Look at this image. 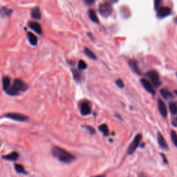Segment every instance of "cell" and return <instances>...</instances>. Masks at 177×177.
Returning <instances> with one entry per match:
<instances>
[{
  "mask_svg": "<svg viewBox=\"0 0 177 177\" xmlns=\"http://www.w3.org/2000/svg\"><path fill=\"white\" fill-rule=\"evenodd\" d=\"M176 76H177V73H176Z\"/></svg>",
  "mask_w": 177,
  "mask_h": 177,
  "instance_id": "cell-38",
  "label": "cell"
},
{
  "mask_svg": "<svg viewBox=\"0 0 177 177\" xmlns=\"http://www.w3.org/2000/svg\"><path fill=\"white\" fill-rule=\"evenodd\" d=\"M99 130L100 131L104 136L109 135V129H108V127L105 124H101L99 127Z\"/></svg>",
  "mask_w": 177,
  "mask_h": 177,
  "instance_id": "cell-23",
  "label": "cell"
},
{
  "mask_svg": "<svg viewBox=\"0 0 177 177\" xmlns=\"http://www.w3.org/2000/svg\"><path fill=\"white\" fill-rule=\"evenodd\" d=\"M94 177H105V176H104V175H99V176H96Z\"/></svg>",
  "mask_w": 177,
  "mask_h": 177,
  "instance_id": "cell-35",
  "label": "cell"
},
{
  "mask_svg": "<svg viewBox=\"0 0 177 177\" xmlns=\"http://www.w3.org/2000/svg\"><path fill=\"white\" fill-rule=\"evenodd\" d=\"M87 129H88V131H89L90 134H95V129L93 128L92 127H89V126H87Z\"/></svg>",
  "mask_w": 177,
  "mask_h": 177,
  "instance_id": "cell-30",
  "label": "cell"
},
{
  "mask_svg": "<svg viewBox=\"0 0 177 177\" xmlns=\"http://www.w3.org/2000/svg\"><path fill=\"white\" fill-rule=\"evenodd\" d=\"M88 15H89V17L91 21H93V22H94L96 23L98 22V17H97V15H96V13H95L94 11H93V10H90V11H88Z\"/></svg>",
  "mask_w": 177,
  "mask_h": 177,
  "instance_id": "cell-22",
  "label": "cell"
},
{
  "mask_svg": "<svg viewBox=\"0 0 177 177\" xmlns=\"http://www.w3.org/2000/svg\"><path fill=\"white\" fill-rule=\"evenodd\" d=\"M162 0H154V8L155 9L158 10L160 8V5L161 4Z\"/></svg>",
  "mask_w": 177,
  "mask_h": 177,
  "instance_id": "cell-29",
  "label": "cell"
},
{
  "mask_svg": "<svg viewBox=\"0 0 177 177\" xmlns=\"http://www.w3.org/2000/svg\"><path fill=\"white\" fill-rule=\"evenodd\" d=\"M27 88L28 85L24 82H23L21 80L16 79L14 81L13 85L11 86V87L6 92L10 95V96H15L19 95L22 91L23 92V91H27Z\"/></svg>",
  "mask_w": 177,
  "mask_h": 177,
  "instance_id": "cell-2",
  "label": "cell"
},
{
  "mask_svg": "<svg viewBox=\"0 0 177 177\" xmlns=\"http://www.w3.org/2000/svg\"><path fill=\"white\" fill-rule=\"evenodd\" d=\"M28 38H29V42L33 46H36L37 44V37L33 34L32 33H28Z\"/></svg>",
  "mask_w": 177,
  "mask_h": 177,
  "instance_id": "cell-18",
  "label": "cell"
},
{
  "mask_svg": "<svg viewBox=\"0 0 177 177\" xmlns=\"http://www.w3.org/2000/svg\"><path fill=\"white\" fill-rule=\"evenodd\" d=\"M112 6L111 4L109 3H102L99 6V12L102 16L104 17H109L112 13Z\"/></svg>",
  "mask_w": 177,
  "mask_h": 177,
  "instance_id": "cell-3",
  "label": "cell"
},
{
  "mask_svg": "<svg viewBox=\"0 0 177 177\" xmlns=\"http://www.w3.org/2000/svg\"><path fill=\"white\" fill-rule=\"evenodd\" d=\"M116 84L120 88H123L124 86L123 81H122V80L121 79H118L117 80H116Z\"/></svg>",
  "mask_w": 177,
  "mask_h": 177,
  "instance_id": "cell-28",
  "label": "cell"
},
{
  "mask_svg": "<svg viewBox=\"0 0 177 177\" xmlns=\"http://www.w3.org/2000/svg\"><path fill=\"white\" fill-rule=\"evenodd\" d=\"M95 0H85V1H86V3L87 4H92L93 2H94Z\"/></svg>",
  "mask_w": 177,
  "mask_h": 177,
  "instance_id": "cell-33",
  "label": "cell"
},
{
  "mask_svg": "<svg viewBox=\"0 0 177 177\" xmlns=\"http://www.w3.org/2000/svg\"><path fill=\"white\" fill-rule=\"evenodd\" d=\"M105 2L109 3V4H114V3H116L118 0H104Z\"/></svg>",
  "mask_w": 177,
  "mask_h": 177,
  "instance_id": "cell-31",
  "label": "cell"
},
{
  "mask_svg": "<svg viewBox=\"0 0 177 177\" xmlns=\"http://www.w3.org/2000/svg\"><path fill=\"white\" fill-rule=\"evenodd\" d=\"M147 75L149 78H150L151 82L152 83V84L154 85L155 87H159L160 84H161V82L160 81V78L159 75L155 71H150L147 73Z\"/></svg>",
  "mask_w": 177,
  "mask_h": 177,
  "instance_id": "cell-5",
  "label": "cell"
},
{
  "mask_svg": "<svg viewBox=\"0 0 177 177\" xmlns=\"http://www.w3.org/2000/svg\"><path fill=\"white\" fill-rule=\"evenodd\" d=\"M5 116L10 119L19 121V122H27L29 120V118L28 116L23 115L22 114H18V113H8Z\"/></svg>",
  "mask_w": 177,
  "mask_h": 177,
  "instance_id": "cell-6",
  "label": "cell"
},
{
  "mask_svg": "<svg viewBox=\"0 0 177 177\" xmlns=\"http://www.w3.org/2000/svg\"><path fill=\"white\" fill-rule=\"evenodd\" d=\"M91 107L87 102H83L80 106V111L82 115L87 116L91 114Z\"/></svg>",
  "mask_w": 177,
  "mask_h": 177,
  "instance_id": "cell-10",
  "label": "cell"
},
{
  "mask_svg": "<svg viewBox=\"0 0 177 177\" xmlns=\"http://www.w3.org/2000/svg\"><path fill=\"white\" fill-rule=\"evenodd\" d=\"M11 13H12V10L7 9V8L2 7L0 9V14L2 16H4V17H5V16L8 17V16L11 15Z\"/></svg>",
  "mask_w": 177,
  "mask_h": 177,
  "instance_id": "cell-20",
  "label": "cell"
},
{
  "mask_svg": "<svg viewBox=\"0 0 177 177\" xmlns=\"http://www.w3.org/2000/svg\"><path fill=\"white\" fill-rule=\"evenodd\" d=\"M160 93L165 99H169V98H173L172 93L170 92L169 90L166 89V88H162V89H160Z\"/></svg>",
  "mask_w": 177,
  "mask_h": 177,
  "instance_id": "cell-17",
  "label": "cell"
},
{
  "mask_svg": "<svg viewBox=\"0 0 177 177\" xmlns=\"http://www.w3.org/2000/svg\"><path fill=\"white\" fill-rule=\"evenodd\" d=\"M31 17L35 19H40L42 15H41L40 9L39 7H35L31 11Z\"/></svg>",
  "mask_w": 177,
  "mask_h": 177,
  "instance_id": "cell-15",
  "label": "cell"
},
{
  "mask_svg": "<svg viewBox=\"0 0 177 177\" xmlns=\"http://www.w3.org/2000/svg\"><path fill=\"white\" fill-rule=\"evenodd\" d=\"M174 22H176V24H177V17H175V18H174Z\"/></svg>",
  "mask_w": 177,
  "mask_h": 177,
  "instance_id": "cell-36",
  "label": "cell"
},
{
  "mask_svg": "<svg viewBox=\"0 0 177 177\" xmlns=\"http://www.w3.org/2000/svg\"><path fill=\"white\" fill-rule=\"evenodd\" d=\"M158 145H159V146L161 147L163 150H168L169 147H168V143H167V142L165 141V138H164L163 135H162L160 133H158Z\"/></svg>",
  "mask_w": 177,
  "mask_h": 177,
  "instance_id": "cell-11",
  "label": "cell"
},
{
  "mask_svg": "<svg viewBox=\"0 0 177 177\" xmlns=\"http://www.w3.org/2000/svg\"><path fill=\"white\" fill-rule=\"evenodd\" d=\"M129 65L134 73H137V74L138 75H141V73H140V70H139L138 69V62L136 60H130L129 61Z\"/></svg>",
  "mask_w": 177,
  "mask_h": 177,
  "instance_id": "cell-13",
  "label": "cell"
},
{
  "mask_svg": "<svg viewBox=\"0 0 177 177\" xmlns=\"http://www.w3.org/2000/svg\"><path fill=\"white\" fill-rule=\"evenodd\" d=\"M84 52H85V55H87V56L90 59H91V60H96V55H95L94 53H93L92 51H91L88 48H85Z\"/></svg>",
  "mask_w": 177,
  "mask_h": 177,
  "instance_id": "cell-19",
  "label": "cell"
},
{
  "mask_svg": "<svg viewBox=\"0 0 177 177\" xmlns=\"http://www.w3.org/2000/svg\"><path fill=\"white\" fill-rule=\"evenodd\" d=\"M72 73H73V78H74V80H76V81H79V80H80V78H81V73H80L78 71H77V70H75V69L72 70Z\"/></svg>",
  "mask_w": 177,
  "mask_h": 177,
  "instance_id": "cell-26",
  "label": "cell"
},
{
  "mask_svg": "<svg viewBox=\"0 0 177 177\" xmlns=\"http://www.w3.org/2000/svg\"><path fill=\"white\" fill-rule=\"evenodd\" d=\"M158 105L159 112L161 114V116H163V117H167V116H168V109H167V106L165 105V102L161 99H158Z\"/></svg>",
  "mask_w": 177,
  "mask_h": 177,
  "instance_id": "cell-8",
  "label": "cell"
},
{
  "mask_svg": "<svg viewBox=\"0 0 177 177\" xmlns=\"http://www.w3.org/2000/svg\"><path fill=\"white\" fill-rule=\"evenodd\" d=\"M169 108H170V111L173 115L177 114V104L176 102H172L169 104Z\"/></svg>",
  "mask_w": 177,
  "mask_h": 177,
  "instance_id": "cell-21",
  "label": "cell"
},
{
  "mask_svg": "<svg viewBox=\"0 0 177 177\" xmlns=\"http://www.w3.org/2000/svg\"><path fill=\"white\" fill-rule=\"evenodd\" d=\"M5 160H11V161H15L19 158V154L16 152H13L12 153L9 154L5 155L2 157Z\"/></svg>",
  "mask_w": 177,
  "mask_h": 177,
  "instance_id": "cell-14",
  "label": "cell"
},
{
  "mask_svg": "<svg viewBox=\"0 0 177 177\" xmlns=\"http://www.w3.org/2000/svg\"><path fill=\"white\" fill-rule=\"evenodd\" d=\"M138 177H147V176H146V174H145V173L141 172V173H140L138 174Z\"/></svg>",
  "mask_w": 177,
  "mask_h": 177,
  "instance_id": "cell-34",
  "label": "cell"
},
{
  "mask_svg": "<svg viewBox=\"0 0 177 177\" xmlns=\"http://www.w3.org/2000/svg\"><path fill=\"white\" fill-rule=\"evenodd\" d=\"M141 83L143 87L145 88L149 93L152 95L155 94L154 88L153 86H152V84H151L148 80L146 79H141Z\"/></svg>",
  "mask_w": 177,
  "mask_h": 177,
  "instance_id": "cell-9",
  "label": "cell"
},
{
  "mask_svg": "<svg viewBox=\"0 0 177 177\" xmlns=\"http://www.w3.org/2000/svg\"><path fill=\"white\" fill-rule=\"evenodd\" d=\"M87 64L83 61V60H80L78 62V69L79 70H83L87 68Z\"/></svg>",
  "mask_w": 177,
  "mask_h": 177,
  "instance_id": "cell-27",
  "label": "cell"
},
{
  "mask_svg": "<svg viewBox=\"0 0 177 177\" xmlns=\"http://www.w3.org/2000/svg\"><path fill=\"white\" fill-rule=\"evenodd\" d=\"M15 170L18 173L27 174V172H26V171H25V169L24 168V167H23L22 165H19V164H15Z\"/></svg>",
  "mask_w": 177,
  "mask_h": 177,
  "instance_id": "cell-24",
  "label": "cell"
},
{
  "mask_svg": "<svg viewBox=\"0 0 177 177\" xmlns=\"http://www.w3.org/2000/svg\"><path fill=\"white\" fill-rule=\"evenodd\" d=\"M162 156V157H163V161H164V163H168V160H167V158L166 157H165V156L163 154H160Z\"/></svg>",
  "mask_w": 177,
  "mask_h": 177,
  "instance_id": "cell-32",
  "label": "cell"
},
{
  "mask_svg": "<svg viewBox=\"0 0 177 177\" xmlns=\"http://www.w3.org/2000/svg\"><path fill=\"white\" fill-rule=\"evenodd\" d=\"M174 93L177 95V90H174Z\"/></svg>",
  "mask_w": 177,
  "mask_h": 177,
  "instance_id": "cell-37",
  "label": "cell"
},
{
  "mask_svg": "<svg viewBox=\"0 0 177 177\" xmlns=\"http://www.w3.org/2000/svg\"><path fill=\"white\" fill-rule=\"evenodd\" d=\"M2 85H3V89L5 91H7L9 88L11 87V79L9 77H4L2 80Z\"/></svg>",
  "mask_w": 177,
  "mask_h": 177,
  "instance_id": "cell-16",
  "label": "cell"
},
{
  "mask_svg": "<svg viewBox=\"0 0 177 177\" xmlns=\"http://www.w3.org/2000/svg\"><path fill=\"white\" fill-rule=\"evenodd\" d=\"M170 136H171L172 140L173 143L174 144V145L177 147V134L175 131L172 130L170 132Z\"/></svg>",
  "mask_w": 177,
  "mask_h": 177,
  "instance_id": "cell-25",
  "label": "cell"
},
{
  "mask_svg": "<svg viewBox=\"0 0 177 177\" xmlns=\"http://www.w3.org/2000/svg\"><path fill=\"white\" fill-rule=\"evenodd\" d=\"M142 139V135L141 134H138V135L134 138V140H133L131 145H129L128 147V150H127V154L129 155L132 154L137 149V147H138V145H140V142L141 141Z\"/></svg>",
  "mask_w": 177,
  "mask_h": 177,
  "instance_id": "cell-4",
  "label": "cell"
},
{
  "mask_svg": "<svg viewBox=\"0 0 177 177\" xmlns=\"http://www.w3.org/2000/svg\"><path fill=\"white\" fill-rule=\"evenodd\" d=\"M171 9L167 6H163L158 9V13H157V16L158 18H164L168 17L171 13Z\"/></svg>",
  "mask_w": 177,
  "mask_h": 177,
  "instance_id": "cell-7",
  "label": "cell"
},
{
  "mask_svg": "<svg viewBox=\"0 0 177 177\" xmlns=\"http://www.w3.org/2000/svg\"><path fill=\"white\" fill-rule=\"evenodd\" d=\"M29 27H30L32 30H33L35 32L37 33V34H39V35L42 34V28H41L40 24H38L37 22H29Z\"/></svg>",
  "mask_w": 177,
  "mask_h": 177,
  "instance_id": "cell-12",
  "label": "cell"
},
{
  "mask_svg": "<svg viewBox=\"0 0 177 177\" xmlns=\"http://www.w3.org/2000/svg\"><path fill=\"white\" fill-rule=\"evenodd\" d=\"M51 152L54 157L58 158L60 161L62 162V163H70L73 162L75 158L74 156L71 153H70L69 152L58 146L53 147L52 148Z\"/></svg>",
  "mask_w": 177,
  "mask_h": 177,
  "instance_id": "cell-1",
  "label": "cell"
}]
</instances>
